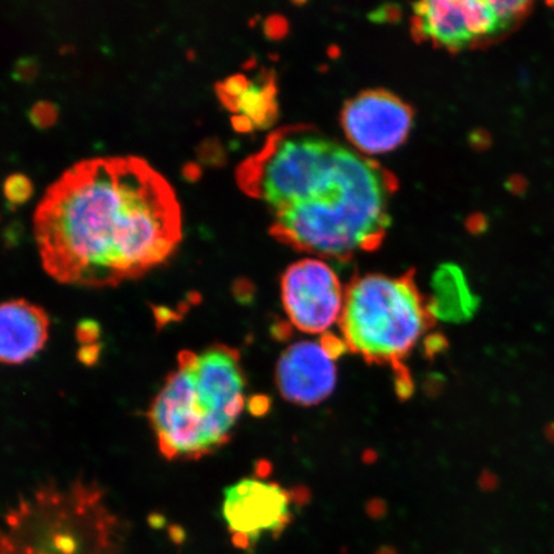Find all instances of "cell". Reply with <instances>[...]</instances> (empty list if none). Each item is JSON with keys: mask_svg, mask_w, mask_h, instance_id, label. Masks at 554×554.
Returning a JSON list of instances; mask_svg holds the SVG:
<instances>
[{"mask_svg": "<svg viewBox=\"0 0 554 554\" xmlns=\"http://www.w3.org/2000/svg\"><path fill=\"white\" fill-rule=\"evenodd\" d=\"M34 235L57 281L117 286L172 257L181 208L171 184L144 158H88L49 185L34 213Z\"/></svg>", "mask_w": 554, "mask_h": 554, "instance_id": "1", "label": "cell"}, {"mask_svg": "<svg viewBox=\"0 0 554 554\" xmlns=\"http://www.w3.org/2000/svg\"><path fill=\"white\" fill-rule=\"evenodd\" d=\"M239 177L273 209L277 233L313 255L346 258L371 249L390 224V177L371 158L319 134L275 137Z\"/></svg>", "mask_w": 554, "mask_h": 554, "instance_id": "2", "label": "cell"}, {"mask_svg": "<svg viewBox=\"0 0 554 554\" xmlns=\"http://www.w3.org/2000/svg\"><path fill=\"white\" fill-rule=\"evenodd\" d=\"M246 406L240 353L217 343L179 353L146 417L167 461H197L228 444Z\"/></svg>", "mask_w": 554, "mask_h": 554, "instance_id": "3", "label": "cell"}, {"mask_svg": "<svg viewBox=\"0 0 554 554\" xmlns=\"http://www.w3.org/2000/svg\"><path fill=\"white\" fill-rule=\"evenodd\" d=\"M123 534L97 482H49L10 509L0 554H117Z\"/></svg>", "mask_w": 554, "mask_h": 554, "instance_id": "4", "label": "cell"}, {"mask_svg": "<svg viewBox=\"0 0 554 554\" xmlns=\"http://www.w3.org/2000/svg\"><path fill=\"white\" fill-rule=\"evenodd\" d=\"M434 322L410 276L370 273L346 288L337 324L346 349L398 370Z\"/></svg>", "mask_w": 554, "mask_h": 554, "instance_id": "5", "label": "cell"}, {"mask_svg": "<svg viewBox=\"0 0 554 554\" xmlns=\"http://www.w3.org/2000/svg\"><path fill=\"white\" fill-rule=\"evenodd\" d=\"M346 289L322 259L306 258L288 267L281 279V300L291 325L318 335L339 322Z\"/></svg>", "mask_w": 554, "mask_h": 554, "instance_id": "6", "label": "cell"}, {"mask_svg": "<svg viewBox=\"0 0 554 554\" xmlns=\"http://www.w3.org/2000/svg\"><path fill=\"white\" fill-rule=\"evenodd\" d=\"M293 493L261 476L246 477L225 489L222 517L237 544H255L280 534L290 522Z\"/></svg>", "mask_w": 554, "mask_h": 554, "instance_id": "7", "label": "cell"}, {"mask_svg": "<svg viewBox=\"0 0 554 554\" xmlns=\"http://www.w3.org/2000/svg\"><path fill=\"white\" fill-rule=\"evenodd\" d=\"M342 126L349 146L371 158L390 153L408 139L413 113L408 104L391 92L366 91L346 103Z\"/></svg>", "mask_w": 554, "mask_h": 554, "instance_id": "8", "label": "cell"}, {"mask_svg": "<svg viewBox=\"0 0 554 554\" xmlns=\"http://www.w3.org/2000/svg\"><path fill=\"white\" fill-rule=\"evenodd\" d=\"M344 349L343 339L333 335L288 346L276 367V385L282 398L304 407L326 400L337 386L335 359Z\"/></svg>", "mask_w": 554, "mask_h": 554, "instance_id": "9", "label": "cell"}, {"mask_svg": "<svg viewBox=\"0 0 554 554\" xmlns=\"http://www.w3.org/2000/svg\"><path fill=\"white\" fill-rule=\"evenodd\" d=\"M413 16L421 37L448 49L470 46L504 30L491 1H419L413 6Z\"/></svg>", "mask_w": 554, "mask_h": 554, "instance_id": "10", "label": "cell"}, {"mask_svg": "<svg viewBox=\"0 0 554 554\" xmlns=\"http://www.w3.org/2000/svg\"><path fill=\"white\" fill-rule=\"evenodd\" d=\"M50 319L41 308L26 299L0 303V364H21L44 348Z\"/></svg>", "mask_w": 554, "mask_h": 554, "instance_id": "11", "label": "cell"}, {"mask_svg": "<svg viewBox=\"0 0 554 554\" xmlns=\"http://www.w3.org/2000/svg\"><path fill=\"white\" fill-rule=\"evenodd\" d=\"M431 293L426 298L427 308L434 319L446 324H464L475 316L480 306L464 270L446 264L436 270L431 279Z\"/></svg>", "mask_w": 554, "mask_h": 554, "instance_id": "12", "label": "cell"}, {"mask_svg": "<svg viewBox=\"0 0 554 554\" xmlns=\"http://www.w3.org/2000/svg\"><path fill=\"white\" fill-rule=\"evenodd\" d=\"M217 92L224 104L237 113L233 119L237 128L268 125L276 112L275 91L267 82L235 75L218 83Z\"/></svg>", "mask_w": 554, "mask_h": 554, "instance_id": "13", "label": "cell"}, {"mask_svg": "<svg viewBox=\"0 0 554 554\" xmlns=\"http://www.w3.org/2000/svg\"><path fill=\"white\" fill-rule=\"evenodd\" d=\"M3 192L8 206L14 208L31 198L34 194V184L25 173H10L3 184Z\"/></svg>", "mask_w": 554, "mask_h": 554, "instance_id": "14", "label": "cell"}, {"mask_svg": "<svg viewBox=\"0 0 554 554\" xmlns=\"http://www.w3.org/2000/svg\"><path fill=\"white\" fill-rule=\"evenodd\" d=\"M491 3L504 30L513 25V22L522 19L531 6V3L521 0H494Z\"/></svg>", "mask_w": 554, "mask_h": 554, "instance_id": "15", "label": "cell"}, {"mask_svg": "<svg viewBox=\"0 0 554 554\" xmlns=\"http://www.w3.org/2000/svg\"><path fill=\"white\" fill-rule=\"evenodd\" d=\"M59 116V108L55 101L50 100H37L28 110V119L37 128H46L53 126Z\"/></svg>", "mask_w": 554, "mask_h": 554, "instance_id": "16", "label": "cell"}, {"mask_svg": "<svg viewBox=\"0 0 554 554\" xmlns=\"http://www.w3.org/2000/svg\"><path fill=\"white\" fill-rule=\"evenodd\" d=\"M40 71L39 59L34 55H22L12 67V77L17 81H32Z\"/></svg>", "mask_w": 554, "mask_h": 554, "instance_id": "17", "label": "cell"}, {"mask_svg": "<svg viewBox=\"0 0 554 554\" xmlns=\"http://www.w3.org/2000/svg\"><path fill=\"white\" fill-rule=\"evenodd\" d=\"M79 342L83 346H94L95 340L99 337L100 328L94 321H81L77 327Z\"/></svg>", "mask_w": 554, "mask_h": 554, "instance_id": "18", "label": "cell"}, {"mask_svg": "<svg viewBox=\"0 0 554 554\" xmlns=\"http://www.w3.org/2000/svg\"><path fill=\"white\" fill-rule=\"evenodd\" d=\"M100 346H83L80 349L79 358L81 359L82 364H94L95 361L99 358Z\"/></svg>", "mask_w": 554, "mask_h": 554, "instance_id": "19", "label": "cell"}, {"mask_svg": "<svg viewBox=\"0 0 554 554\" xmlns=\"http://www.w3.org/2000/svg\"><path fill=\"white\" fill-rule=\"evenodd\" d=\"M182 176L184 179H186L188 181H197L201 175V170H200L199 164L195 162H186L182 166L181 168Z\"/></svg>", "mask_w": 554, "mask_h": 554, "instance_id": "20", "label": "cell"}, {"mask_svg": "<svg viewBox=\"0 0 554 554\" xmlns=\"http://www.w3.org/2000/svg\"><path fill=\"white\" fill-rule=\"evenodd\" d=\"M168 536H170L173 544L176 545H181L185 542V539H186V534H185L184 528L181 526H179V525H175V524L168 527Z\"/></svg>", "mask_w": 554, "mask_h": 554, "instance_id": "21", "label": "cell"}, {"mask_svg": "<svg viewBox=\"0 0 554 554\" xmlns=\"http://www.w3.org/2000/svg\"><path fill=\"white\" fill-rule=\"evenodd\" d=\"M148 524H149V526L155 528V530H161V528H164L166 526V517L161 513H152L148 517Z\"/></svg>", "mask_w": 554, "mask_h": 554, "instance_id": "22", "label": "cell"}, {"mask_svg": "<svg viewBox=\"0 0 554 554\" xmlns=\"http://www.w3.org/2000/svg\"><path fill=\"white\" fill-rule=\"evenodd\" d=\"M549 6H552V7L554 8V3H549Z\"/></svg>", "mask_w": 554, "mask_h": 554, "instance_id": "23", "label": "cell"}]
</instances>
